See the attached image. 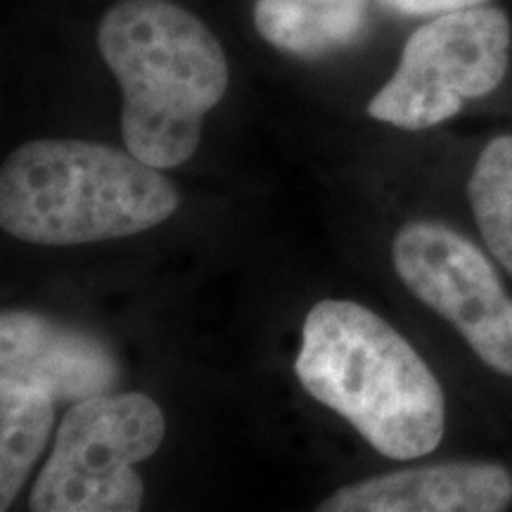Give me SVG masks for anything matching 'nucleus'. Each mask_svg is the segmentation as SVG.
Instances as JSON below:
<instances>
[{"mask_svg":"<svg viewBox=\"0 0 512 512\" xmlns=\"http://www.w3.org/2000/svg\"><path fill=\"white\" fill-rule=\"evenodd\" d=\"M302 387L392 460L432 453L446 401L422 356L375 311L344 299L313 306L294 363Z\"/></svg>","mask_w":512,"mask_h":512,"instance_id":"f257e3e1","label":"nucleus"},{"mask_svg":"<svg viewBox=\"0 0 512 512\" xmlns=\"http://www.w3.org/2000/svg\"><path fill=\"white\" fill-rule=\"evenodd\" d=\"M98 46L124 95L126 150L157 169L188 162L228 88L221 43L181 5L124 0L102 19Z\"/></svg>","mask_w":512,"mask_h":512,"instance_id":"f03ea898","label":"nucleus"},{"mask_svg":"<svg viewBox=\"0 0 512 512\" xmlns=\"http://www.w3.org/2000/svg\"><path fill=\"white\" fill-rule=\"evenodd\" d=\"M178 192L157 166L88 140H31L0 171V226L36 245H86L159 226Z\"/></svg>","mask_w":512,"mask_h":512,"instance_id":"7ed1b4c3","label":"nucleus"},{"mask_svg":"<svg viewBox=\"0 0 512 512\" xmlns=\"http://www.w3.org/2000/svg\"><path fill=\"white\" fill-rule=\"evenodd\" d=\"M164 432L162 408L145 394L74 403L31 491V510L136 512L145 489L133 465L162 446Z\"/></svg>","mask_w":512,"mask_h":512,"instance_id":"20e7f679","label":"nucleus"},{"mask_svg":"<svg viewBox=\"0 0 512 512\" xmlns=\"http://www.w3.org/2000/svg\"><path fill=\"white\" fill-rule=\"evenodd\" d=\"M510 41V19L498 8L439 15L408 38L399 67L370 100L368 114L408 131L444 124L467 100L496 91L508 72Z\"/></svg>","mask_w":512,"mask_h":512,"instance_id":"39448f33","label":"nucleus"},{"mask_svg":"<svg viewBox=\"0 0 512 512\" xmlns=\"http://www.w3.org/2000/svg\"><path fill=\"white\" fill-rule=\"evenodd\" d=\"M392 261L401 283L456 328L496 373L512 377V299L482 249L437 221L396 233Z\"/></svg>","mask_w":512,"mask_h":512,"instance_id":"423d86ee","label":"nucleus"},{"mask_svg":"<svg viewBox=\"0 0 512 512\" xmlns=\"http://www.w3.org/2000/svg\"><path fill=\"white\" fill-rule=\"evenodd\" d=\"M0 380L41 389L55 403L110 394L119 380L112 351L88 332L36 313L5 311L0 318Z\"/></svg>","mask_w":512,"mask_h":512,"instance_id":"0eeeda50","label":"nucleus"},{"mask_svg":"<svg viewBox=\"0 0 512 512\" xmlns=\"http://www.w3.org/2000/svg\"><path fill=\"white\" fill-rule=\"evenodd\" d=\"M512 503V475L496 463H439L349 484L320 512H501Z\"/></svg>","mask_w":512,"mask_h":512,"instance_id":"6e6552de","label":"nucleus"},{"mask_svg":"<svg viewBox=\"0 0 512 512\" xmlns=\"http://www.w3.org/2000/svg\"><path fill=\"white\" fill-rule=\"evenodd\" d=\"M254 22L271 46L320 57L361 41L368 0H256Z\"/></svg>","mask_w":512,"mask_h":512,"instance_id":"1a4fd4ad","label":"nucleus"},{"mask_svg":"<svg viewBox=\"0 0 512 512\" xmlns=\"http://www.w3.org/2000/svg\"><path fill=\"white\" fill-rule=\"evenodd\" d=\"M55 401L41 389L0 380V510H8L53 430Z\"/></svg>","mask_w":512,"mask_h":512,"instance_id":"9d476101","label":"nucleus"},{"mask_svg":"<svg viewBox=\"0 0 512 512\" xmlns=\"http://www.w3.org/2000/svg\"><path fill=\"white\" fill-rule=\"evenodd\" d=\"M467 197L486 247L512 275V136H498L484 147Z\"/></svg>","mask_w":512,"mask_h":512,"instance_id":"9b49d317","label":"nucleus"},{"mask_svg":"<svg viewBox=\"0 0 512 512\" xmlns=\"http://www.w3.org/2000/svg\"><path fill=\"white\" fill-rule=\"evenodd\" d=\"M380 3L384 8L399 12V15L422 17V15H446V12L477 8V5H484L486 0H380Z\"/></svg>","mask_w":512,"mask_h":512,"instance_id":"f8f14e48","label":"nucleus"}]
</instances>
